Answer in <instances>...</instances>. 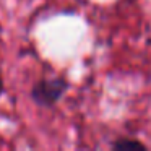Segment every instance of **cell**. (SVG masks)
<instances>
[{
	"label": "cell",
	"instance_id": "1",
	"mask_svg": "<svg viewBox=\"0 0 151 151\" xmlns=\"http://www.w3.org/2000/svg\"><path fill=\"white\" fill-rule=\"evenodd\" d=\"M70 85L63 76H50V78H41L33 85L29 91V98L39 107L50 109L67 94Z\"/></svg>",
	"mask_w": 151,
	"mask_h": 151
},
{
	"label": "cell",
	"instance_id": "2",
	"mask_svg": "<svg viewBox=\"0 0 151 151\" xmlns=\"http://www.w3.org/2000/svg\"><path fill=\"white\" fill-rule=\"evenodd\" d=\"M111 148L115 151H145L146 150V145L141 143L137 138L122 137V138H117L115 141H112Z\"/></svg>",
	"mask_w": 151,
	"mask_h": 151
},
{
	"label": "cell",
	"instance_id": "3",
	"mask_svg": "<svg viewBox=\"0 0 151 151\" xmlns=\"http://www.w3.org/2000/svg\"><path fill=\"white\" fill-rule=\"evenodd\" d=\"M5 93V85H4V78H2V73H0V98Z\"/></svg>",
	"mask_w": 151,
	"mask_h": 151
}]
</instances>
